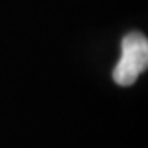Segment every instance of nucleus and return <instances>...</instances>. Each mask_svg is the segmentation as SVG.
<instances>
[{"mask_svg": "<svg viewBox=\"0 0 148 148\" xmlns=\"http://www.w3.org/2000/svg\"><path fill=\"white\" fill-rule=\"evenodd\" d=\"M148 66V41L141 32H130L121 39V57L112 71L120 86H132Z\"/></svg>", "mask_w": 148, "mask_h": 148, "instance_id": "obj_1", "label": "nucleus"}]
</instances>
